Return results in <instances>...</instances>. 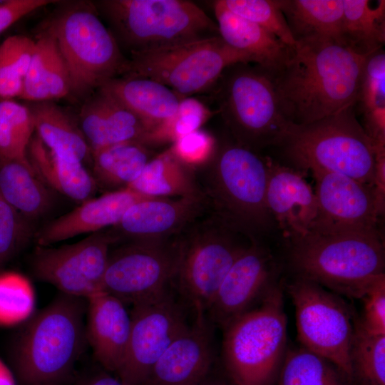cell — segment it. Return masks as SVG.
<instances>
[{
    "label": "cell",
    "mask_w": 385,
    "mask_h": 385,
    "mask_svg": "<svg viewBox=\"0 0 385 385\" xmlns=\"http://www.w3.org/2000/svg\"><path fill=\"white\" fill-rule=\"evenodd\" d=\"M280 1L282 11L296 41L321 37L344 45L342 0Z\"/></svg>",
    "instance_id": "obj_28"
},
{
    "label": "cell",
    "mask_w": 385,
    "mask_h": 385,
    "mask_svg": "<svg viewBox=\"0 0 385 385\" xmlns=\"http://www.w3.org/2000/svg\"><path fill=\"white\" fill-rule=\"evenodd\" d=\"M131 307L130 337L116 375L128 385H143L155 362L189 324L188 308L173 287Z\"/></svg>",
    "instance_id": "obj_14"
},
{
    "label": "cell",
    "mask_w": 385,
    "mask_h": 385,
    "mask_svg": "<svg viewBox=\"0 0 385 385\" xmlns=\"http://www.w3.org/2000/svg\"><path fill=\"white\" fill-rule=\"evenodd\" d=\"M36 135L51 152L83 163L91 148L80 128L58 106L37 102L30 109Z\"/></svg>",
    "instance_id": "obj_31"
},
{
    "label": "cell",
    "mask_w": 385,
    "mask_h": 385,
    "mask_svg": "<svg viewBox=\"0 0 385 385\" xmlns=\"http://www.w3.org/2000/svg\"><path fill=\"white\" fill-rule=\"evenodd\" d=\"M363 312L358 321L371 334H385V274L378 277L361 297Z\"/></svg>",
    "instance_id": "obj_44"
},
{
    "label": "cell",
    "mask_w": 385,
    "mask_h": 385,
    "mask_svg": "<svg viewBox=\"0 0 385 385\" xmlns=\"http://www.w3.org/2000/svg\"><path fill=\"white\" fill-rule=\"evenodd\" d=\"M252 240L210 210L177 237L172 286L194 316L206 314L227 272Z\"/></svg>",
    "instance_id": "obj_8"
},
{
    "label": "cell",
    "mask_w": 385,
    "mask_h": 385,
    "mask_svg": "<svg viewBox=\"0 0 385 385\" xmlns=\"http://www.w3.org/2000/svg\"><path fill=\"white\" fill-rule=\"evenodd\" d=\"M131 328L126 305L101 290L86 299V340L103 369L116 374L124 358Z\"/></svg>",
    "instance_id": "obj_21"
},
{
    "label": "cell",
    "mask_w": 385,
    "mask_h": 385,
    "mask_svg": "<svg viewBox=\"0 0 385 385\" xmlns=\"http://www.w3.org/2000/svg\"><path fill=\"white\" fill-rule=\"evenodd\" d=\"M268 160L266 202L287 241L303 237L319 222L314 191L299 170Z\"/></svg>",
    "instance_id": "obj_20"
},
{
    "label": "cell",
    "mask_w": 385,
    "mask_h": 385,
    "mask_svg": "<svg viewBox=\"0 0 385 385\" xmlns=\"http://www.w3.org/2000/svg\"><path fill=\"white\" fill-rule=\"evenodd\" d=\"M353 385H385V334L366 332L356 319L350 351Z\"/></svg>",
    "instance_id": "obj_35"
},
{
    "label": "cell",
    "mask_w": 385,
    "mask_h": 385,
    "mask_svg": "<svg viewBox=\"0 0 385 385\" xmlns=\"http://www.w3.org/2000/svg\"><path fill=\"white\" fill-rule=\"evenodd\" d=\"M149 147L130 141L91 151L95 180L109 188H127L153 158Z\"/></svg>",
    "instance_id": "obj_32"
},
{
    "label": "cell",
    "mask_w": 385,
    "mask_h": 385,
    "mask_svg": "<svg viewBox=\"0 0 385 385\" xmlns=\"http://www.w3.org/2000/svg\"><path fill=\"white\" fill-rule=\"evenodd\" d=\"M86 299L60 292L15 337L10 361L20 385H62L87 342Z\"/></svg>",
    "instance_id": "obj_4"
},
{
    "label": "cell",
    "mask_w": 385,
    "mask_h": 385,
    "mask_svg": "<svg viewBox=\"0 0 385 385\" xmlns=\"http://www.w3.org/2000/svg\"><path fill=\"white\" fill-rule=\"evenodd\" d=\"M29 294V284L23 276L0 273V324L12 323L24 314Z\"/></svg>",
    "instance_id": "obj_42"
},
{
    "label": "cell",
    "mask_w": 385,
    "mask_h": 385,
    "mask_svg": "<svg viewBox=\"0 0 385 385\" xmlns=\"http://www.w3.org/2000/svg\"><path fill=\"white\" fill-rule=\"evenodd\" d=\"M0 385H15L13 374L0 360Z\"/></svg>",
    "instance_id": "obj_49"
},
{
    "label": "cell",
    "mask_w": 385,
    "mask_h": 385,
    "mask_svg": "<svg viewBox=\"0 0 385 385\" xmlns=\"http://www.w3.org/2000/svg\"><path fill=\"white\" fill-rule=\"evenodd\" d=\"M45 31L56 41L69 72L72 93L98 89L126 70L128 58L91 4L66 6Z\"/></svg>",
    "instance_id": "obj_10"
},
{
    "label": "cell",
    "mask_w": 385,
    "mask_h": 385,
    "mask_svg": "<svg viewBox=\"0 0 385 385\" xmlns=\"http://www.w3.org/2000/svg\"><path fill=\"white\" fill-rule=\"evenodd\" d=\"M217 142L214 135L199 129L178 139L169 148L180 162L193 169L211 158Z\"/></svg>",
    "instance_id": "obj_43"
},
{
    "label": "cell",
    "mask_w": 385,
    "mask_h": 385,
    "mask_svg": "<svg viewBox=\"0 0 385 385\" xmlns=\"http://www.w3.org/2000/svg\"><path fill=\"white\" fill-rule=\"evenodd\" d=\"M357 103L363 113L385 108V53L382 48L366 58Z\"/></svg>",
    "instance_id": "obj_40"
},
{
    "label": "cell",
    "mask_w": 385,
    "mask_h": 385,
    "mask_svg": "<svg viewBox=\"0 0 385 385\" xmlns=\"http://www.w3.org/2000/svg\"><path fill=\"white\" fill-rule=\"evenodd\" d=\"M232 13L257 24L288 47L296 44L281 8L280 0H220Z\"/></svg>",
    "instance_id": "obj_38"
},
{
    "label": "cell",
    "mask_w": 385,
    "mask_h": 385,
    "mask_svg": "<svg viewBox=\"0 0 385 385\" xmlns=\"http://www.w3.org/2000/svg\"><path fill=\"white\" fill-rule=\"evenodd\" d=\"M34 130L29 108L11 100L0 101V160L29 161Z\"/></svg>",
    "instance_id": "obj_36"
},
{
    "label": "cell",
    "mask_w": 385,
    "mask_h": 385,
    "mask_svg": "<svg viewBox=\"0 0 385 385\" xmlns=\"http://www.w3.org/2000/svg\"><path fill=\"white\" fill-rule=\"evenodd\" d=\"M217 88L218 111L230 137L254 151L279 146L292 125L279 103L272 73L250 63L227 68Z\"/></svg>",
    "instance_id": "obj_9"
},
{
    "label": "cell",
    "mask_w": 385,
    "mask_h": 385,
    "mask_svg": "<svg viewBox=\"0 0 385 385\" xmlns=\"http://www.w3.org/2000/svg\"><path fill=\"white\" fill-rule=\"evenodd\" d=\"M355 106L290 125L279 146L296 169L339 173L373 187L375 150L356 117Z\"/></svg>",
    "instance_id": "obj_7"
},
{
    "label": "cell",
    "mask_w": 385,
    "mask_h": 385,
    "mask_svg": "<svg viewBox=\"0 0 385 385\" xmlns=\"http://www.w3.org/2000/svg\"><path fill=\"white\" fill-rule=\"evenodd\" d=\"M215 329L206 314L194 316L153 365L143 385H193L206 378L219 360Z\"/></svg>",
    "instance_id": "obj_17"
},
{
    "label": "cell",
    "mask_w": 385,
    "mask_h": 385,
    "mask_svg": "<svg viewBox=\"0 0 385 385\" xmlns=\"http://www.w3.org/2000/svg\"><path fill=\"white\" fill-rule=\"evenodd\" d=\"M0 196L26 219L43 215L51 204L49 192L29 161L0 160Z\"/></svg>",
    "instance_id": "obj_30"
},
{
    "label": "cell",
    "mask_w": 385,
    "mask_h": 385,
    "mask_svg": "<svg viewBox=\"0 0 385 385\" xmlns=\"http://www.w3.org/2000/svg\"><path fill=\"white\" fill-rule=\"evenodd\" d=\"M100 89L133 113L144 124L149 135L175 114L181 100L166 86L143 77H116Z\"/></svg>",
    "instance_id": "obj_24"
},
{
    "label": "cell",
    "mask_w": 385,
    "mask_h": 385,
    "mask_svg": "<svg viewBox=\"0 0 385 385\" xmlns=\"http://www.w3.org/2000/svg\"><path fill=\"white\" fill-rule=\"evenodd\" d=\"M375 172L373 189L379 217L385 210V147L375 148Z\"/></svg>",
    "instance_id": "obj_46"
},
{
    "label": "cell",
    "mask_w": 385,
    "mask_h": 385,
    "mask_svg": "<svg viewBox=\"0 0 385 385\" xmlns=\"http://www.w3.org/2000/svg\"><path fill=\"white\" fill-rule=\"evenodd\" d=\"M209 210L202 197H154L133 205L108 231L115 245L170 240Z\"/></svg>",
    "instance_id": "obj_18"
},
{
    "label": "cell",
    "mask_w": 385,
    "mask_h": 385,
    "mask_svg": "<svg viewBox=\"0 0 385 385\" xmlns=\"http://www.w3.org/2000/svg\"><path fill=\"white\" fill-rule=\"evenodd\" d=\"M71 93L68 70L54 38L43 32L24 77L20 98L36 102L49 101Z\"/></svg>",
    "instance_id": "obj_27"
},
{
    "label": "cell",
    "mask_w": 385,
    "mask_h": 385,
    "mask_svg": "<svg viewBox=\"0 0 385 385\" xmlns=\"http://www.w3.org/2000/svg\"><path fill=\"white\" fill-rule=\"evenodd\" d=\"M367 56L330 38L297 41L283 66L271 73L286 119L307 124L356 105Z\"/></svg>",
    "instance_id": "obj_1"
},
{
    "label": "cell",
    "mask_w": 385,
    "mask_h": 385,
    "mask_svg": "<svg viewBox=\"0 0 385 385\" xmlns=\"http://www.w3.org/2000/svg\"><path fill=\"white\" fill-rule=\"evenodd\" d=\"M288 243L295 277L340 296L361 299L384 274V245L377 229L319 227Z\"/></svg>",
    "instance_id": "obj_2"
},
{
    "label": "cell",
    "mask_w": 385,
    "mask_h": 385,
    "mask_svg": "<svg viewBox=\"0 0 385 385\" xmlns=\"http://www.w3.org/2000/svg\"><path fill=\"white\" fill-rule=\"evenodd\" d=\"M193 385H232L224 374L218 376L215 371H212L206 378Z\"/></svg>",
    "instance_id": "obj_48"
},
{
    "label": "cell",
    "mask_w": 385,
    "mask_h": 385,
    "mask_svg": "<svg viewBox=\"0 0 385 385\" xmlns=\"http://www.w3.org/2000/svg\"><path fill=\"white\" fill-rule=\"evenodd\" d=\"M212 113L199 100L192 97L182 98L175 114L149 135L147 143L151 146L166 142L174 143L200 129Z\"/></svg>",
    "instance_id": "obj_39"
},
{
    "label": "cell",
    "mask_w": 385,
    "mask_h": 385,
    "mask_svg": "<svg viewBox=\"0 0 385 385\" xmlns=\"http://www.w3.org/2000/svg\"><path fill=\"white\" fill-rule=\"evenodd\" d=\"M78 119V126L91 151L124 142L146 144L149 135L133 113L100 88L83 105Z\"/></svg>",
    "instance_id": "obj_23"
},
{
    "label": "cell",
    "mask_w": 385,
    "mask_h": 385,
    "mask_svg": "<svg viewBox=\"0 0 385 385\" xmlns=\"http://www.w3.org/2000/svg\"><path fill=\"white\" fill-rule=\"evenodd\" d=\"M117 245L109 253L102 290L133 306L173 287L177 237Z\"/></svg>",
    "instance_id": "obj_13"
},
{
    "label": "cell",
    "mask_w": 385,
    "mask_h": 385,
    "mask_svg": "<svg viewBox=\"0 0 385 385\" xmlns=\"http://www.w3.org/2000/svg\"><path fill=\"white\" fill-rule=\"evenodd\" d=\"M342 1L344 45L366 56L381 49L385 43V1H379L375 7L368 0Z\"/></svg>",
    "instance_id": "obj_33"
},
{
    "label": "cell",
    "mask_w": 385,
    "mask_h": 385,
    "mask_svg": "<svg viewBox=\"0 0 385 385\" xmlns=\"http://www.w3.org/2000/svg\"><path fill=\"white\" fill-rule=\"evenodd\" d=\"M311 173L319 207V222L314 229H376L379 215L373 187L339 173Z\"/></svg>",
    "instance_id": "obj_19"
},
{
    "label": "cell",
    "mask_w": 385,
    "mask_h": 385,
    "mask_svg": "<svg viewBox=\"0 0 385 385\" xmlns=\"http://www.w3.org/2000/svg\"><path fill=\"white\" fill-rule=\"evenodd\" d=\"M115 244L111 233L103 230L71 245L38 246L31 258L33 274L61 293L86 299L102 290L109 253Z\"/></svg>",
    "instance_id": "obj_15"
},
{
    "label": "cell",
    "mask_w": 385,
    "mask_h": 385,
    "mask_svg": "<svg viewBox=\"0 0 385 385\" xmlns=\"http://www.w3.org/2000/svg\"><path fill=\"white\" fill-rule=\"evenodd\" d=\"M219 34L231 47L249 55L257 64L273 73L286 62L289 47L265 29L227 9L214 1Z\"/></svg>",
    "instance_id": "obj_25"
},
{
    "label": "cell",
    "mask_w": 385,
    "mask_h": 385,
    "mask_svg": "<svg viewBox=\"0 0 385 385\" xmlns=\"http://www.w3.org/2000/svg\"><path fill=\"white\" fill-rule=\"evenodd\" d=\"M279 266L261 240H252L234 262L207 312L220 329L257 305L280 280Z\"/></svg>",
    "instance_id": "obj_16"
},
{
    "label": "cell",
    "mask_w": 385,
    "mask_h": 385,
    "mask_svg": "<svg viewBox=\"0 0 385 385\" xmlns=\"http://www.w3.org/2000/svg\"><path fill=\"white\" fill-rule=\"evenodd\" d=\"M210 210L252 240L275 224L266 202L267 158L231 139L217 140L211 158L192 169Z\"/></svg>",
    "instance_id": "obj_3"
},
{
    "label": "cell",
    "mask_w": 385,
    "mask_h": 385,
    "mask_svg": "<svg viewBox=\"0 0 385 385\" xmlns=\"http://www.w3.org/2000/svg\"><path fill=\"white\" fill-rule=\"evenodd\" d=\"M284 284L294 306L300 346L332 361L352 381L350 351L356 317L349 304L304 278L295 277Z\"/></svg>",
    "instance_id": "obj_12"
},
{
    "label": "cell",
    "mask_w": 385,
    "mask_h": 385,
    "mask_svg": "<svg viewBox=\"0 0 385 385\" xmlns=\"http://www.w3.org/2000/svg\"><path fill=\"white\" fill-rule=\"evenodd\" d=\"M127 188L151 197H202L192 169L180 162L170 148L150 159Z\"/></svg>",
    "instance_id": "obj_29"
},
{
    "label": "cell",
    "mask_w": 385,
    "mask_h": 385,
    "mask_svg": "<svg viewBox=\"0 0 385 385\" xmlns=\"http://www.w3.org/2000/svg\"><path fill=\"white\" fill-rule=\"evenodd\" d=\"M93 5L130 56L220 35L217 23L188 0H102Z\"/></svg>",
    "instance_id": "obj_6"
},
{
    "label": "cell",
    "mask_w": 385,
    "mask_h": 385,
    "mask_svg": "<svg viewBox=\"0 0 385 385\" xmlns=\"http://www.w3.org/2000/svg\"><path fill=\"white\" fill-rule=\"evenodd\" d=\"M27 155L44 184L75 201L82 202L92 197L97 183L82 162L51 152L36 135L29 145Z\"/></svg>",
    "instance_id": "obj_26"
},
{
    "label": "cell",
    "mask_w": 385,
    "mask_h": 385,
    "mask_svg": "<svg viewBox=\"0 0 385 385\" xmlns=\"http://www.w3.org/2000/svg\"><path fill=\"white\" fill-rule=\"evenodd\" d=\"M128 60L121 76L154 80L181 99L212 88L223 71L233 64L254 63L249 55L229 46L220 35L133 54Z\"/></svg>",
    "instance_id": "obj_11"
},
{
    "label": "cell",
    "mask_w": 385,
    "mask_h": 385,
    "mask_svg": "<svg viewBox=\"0 0 385 385\" xmlns=\"http://www.w3.org/2000/svg\"><path fill=\"white\" fill-rule=\"evenodd\" d=\"M284 283L225 329L220 364L232 385H274L287 349Z\"/></svg>",
    "instance_id": "obj_5"
},
{
    "label": "cell",
    "mask_w": 385,
    "mask_h": 385,
    "mask_svg": "<svg viewBox=\"0 0 385 385\" xmlns=\"http://www.w3.org/2000/svg\"><path fill=\"white\" fill-rule=\"evenodd\" d=\"M31 234L26 218L0 196V268L27 243Z\"/></svg>",
    "instance_id": "obj_41"
},
{
    "label": "cell",
    "mask_w": 385,
    "mask_h": 385,
    "mask_svg": "<svg viewBox=\"0 0 385 385\" xmlns=\"http://www.w3.org/2000/svg\"><path fill=\"white\" fill-rule=\"evenodd\" d=\"M76 385H128L118 376H112L109 371L104 369L103 371L90 374Z\"/></svg>",
    "instance_id": "obj_47"
},
{
    "label": "cell",
    "mask_w": 385,
    "mask_h": 385,
    "mask_svg": "<svg viewBox=\"0 0 385 385\" xmlns=\"http://www.w3.org/2000/svg\"><path fill=\"white\" fill-rule=\"evenodd\" d=\"M56 1L9 0L0 4V34L22 17Z\"/></svg>",
    "instance_id": "obj_45"
},
{
    "label": "cell",
    "mask_w": 385,
    "mask_h": 385,
    "mask_svg": "<svg viewBox=\"0 0 385 385\" xmlns=\"http://www.w3.org/2000/svg\"><path fill=\"white\" fill-rule=\"evenodd\" d=\"M277 385H353L347 374L330 360L304 347H287Z\"/></svg>",
    "instance_id": "obj_34"
},
{
    "label": "cell",
    "mask_w": 385,
    "mask_h": 385,
    "mask_svg": "<svg viewBox=\"0 0 385 385\" xmlns=\"http://www.w3.org/2000/svg\"><path fill=\"white\" fill-rule=\"evenodd\" d=\"M35 47L36 41L23 35L9 36L1 44L0 96L21 91Z\"/></svg>",
    "instance_id": "obj_37"
},
{
    "label": "cell",
    "mask_w": 385,
    "mask_h": 385,
    "mask_svg": "<svg viewBox=\"0 0 385 385\" xmlns=\"http://www.w3.org/2000/svg\"><path fill=\"white\" fill-rule=\"evenodd\" d=\"M151 196L128 188L91 197L46 226L37 235L38 246L48 247L75 236L95 233L116 225L136 202Z\"/></svg>",
    "instance_id": "obj_22"
}]
</instances>
